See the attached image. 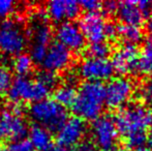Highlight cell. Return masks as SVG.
Here are the masks:
<instances>
[{
    "label": "cell",
    "instance_id": "obj_1",
    "mask_svg": "<svg viewBox=\"0 0 152 151\" xmlns=\"http://www.w3.org/2000/svg\"><path fill=\"white\" fill-rule=\"evenodd\" d=\"M104 105V85L99 82H84L79 87L72 110L78 118L94 121L102 116Z\"/></svg>",
    "mask_w": 152,
    "mask_h": 151
},
{
    "label": "cell",
    "instance_id": "obj_2",
    "mask_svg": "<svg viewBox=\"0 0 152 151\" xmlns=\"http://www.w3.org/2000/svg\"><path fill=\"white\" fill-rule=\"evenodd\" d=\"M28 46L33 62L42 63L47 54L48 48L52 44L53 30L49 23L46 12L36 9L30 15L28 25L26 27Z\"/></svg>",
    "mask_w": 152,
    "mask_h": 151
},
{
    "label": "cell",
    "instance_id": "obj_3",
    "mask_svg": "<svg viewBox=\"0 0 152 151\" xmlns=\"http://www.w3.org/2000/svg\"><path fill=\"white\" fill-rule=\"evenodd\" d=\"M113 118L118 133L123 138L134 133H147L152 128V109L144 104L126 105Z\"/></svg>",
    "mask_w": 152,
    "mask_h": 151
},
{
    "label": "cell",
    "instance_id": "obj_4",
    "mask_svg": "<svg viewBox=\"0 0 152 151\" xmlns=\"http://www.w3.org/2000/svg\"><path fill=\"white\" fill-rule=\"evenodd\" d=\"M28 115L36 125L45 127L51 133H58L69 118L66 108L53 98H46L31 104Z\"/></svg>",
    "mask_w": 152,
    "mask_h": 151
},
{
    "label": "cell",
    "instance_id": "obj_5",
    "mask_svg": "<svg viewBox=\"0 0 152 151\" xmlns=\"http://www.w3.org/2000/svg\"><path fill=\"white\" fill-rule=\"evenodd\" d=\"M28 46L26 27L19 19L8 18L0 22V54L16 57Z\"/></svg>",
    "mask_w": 152,
    "mask_h": 151
},
{
    "label": "cell",
    "instance_id": "obj_6",
    "mask_svg": "<svg viewBox=\"0 0 152 151\" xmlns=\"http://www.w3.org/2000/svg\"><path fill=\"white\" fill-rule=\"evenodd\" d=\"M50 92L51 90L36 79L32 80L28 77H18L12 80L6 95L12 105L20 106L24 103L34 104L48 98Z\"/></svg>",
    "mask_w": 152,
    "mask_h": 151
},
{
    "label": "cell",
    "instance_id": "obj_7",
    "mask_svg": "<svg viewBox=\"0 0 152 151\" xmlns=\"http://www.w3.org/2000/svg\"><path fill=\"white\" fill-rule=\"evenodd\" d=\"M28 131V125L20 106L14 105L0 110V139L7 142L23 140Z\"/></svg>",
    "mask_w": 152,
    "mask_h": 151
},
{
    "label": "cell",
    "instance_id": "obj_8",
    "mask_svg": "<svg viewBox=\"0 0 152 151\" xmlns=\"http://www.w3.org/2000/svg\"><path fill=\"white\" fill-rule=\"evenodd\" d=\"M91 136L93 140L92 143L97 149L110 151L116 147L119 133L114 118L110 115H102L92 121Z\"/></svg>",
    "mask_w": 152,
    "mask_h": 151
},
{
    "label": "cell",
    "instance_id": "obj_9",
    "mask_svg": "<svg viewBox=\"0 0 152 151\" xmlns=\"http://www.w3.org/2000/svg\"><path fill=\"white\" fill-rule=\"evenodd\" d=\"M134 92V85L130 79L120 76L109 80L104 86V103L110 109L125 107Z\"/></svg>",
    "mask_w": 152,
    "mask_h": 151
},
{
    "label": "cell",
    "instance_id": "obj_10",
    "mask_svg": "<svg viewBox=\"0 0 152 151\" xmlns=\"http://www.w3.org/2000/svg\"><path fill=\"white\" fill-rule=\"evenodd\" d=\"M115 73L112 61L108 58H94L87 57L78 66L79 77L85 79L86 82H99L109 81Z\"/></svg>",
    "mask_w": 152,
    "mask_h": 151
},
{
    "label": "cell",
    "instance_id": "obj_11",
    "mask_svg": "<svg viewBox=\"0 0 152 151\" xmlns=\"http://www.w3.org/2000/svg\"><path fill=\"white\" fill-rule=\"evenodd\" d=\"M55 36L59 42L70 52H81L86 48V37L80 25L75 22H63L58 24Z\"/></svg>",
    "mask_w": 152,
    "mask_h": 151
},
{
    "label": "cell",
    "instance_id": "obj_12",
    "mask_svg": "<svg viewBox=\"0 0 152 151\" xmlns=\"http://www.w3.org/2000/svg\"><path fill=\"white\" fill-rule=\"evenodd\" d=\"M139 52L137 46L123 44L114 52L112 56V64L114 66L115 71L124 75L138 76V64H139Z\"/></svg>",
    "mask_w": 152,
    "mask_h": 151
},
{
    "label": "cell",
    "instance_id": "obj_13",
    "mask_svg": "<svg viewBox=\"0 0 152 151\" xmlns=\"http://www.w3.org/2000/svg\"><path fill=\"white\" fill-rule=\"evenodd\" d=\"M87 133V124L78 117H69L58 131L56 141L62 147H74L83 141Z\"/></svg>",
    "mask_w": 152,
    "mask_h": 151
},
{
    "label": "cell",
    "instance_id": "obj_14",
    "mask_svg": "<svg viewBox=\"0 0 152 151\" xmlns=\"http://www.w3.org/2000/svg\"><path fill=\"white\" fill-rule=\"evenodd\" d=\"M72 61V52L59 42H54L48 48L47 54L40 65L44 71L57 74L66 71L69 67Z\"/></svg>",
    "mask_w": 152,
    "mask_h": 151
},
{
    "label": "cell",
    "instance_id": "obj_15",
    "mask_svg": "<svg viewBox=\"0 0 152 151\" xmlns=\"http://www.w3.org/2000/svg\"><path fill=\"white\" fill-rule=\"evenodd\" d=\"M79 2L74 0H55L50 1L46 5V14L48 19L55 23L74 22L81 14Z\"/></svg>",
    "mask_w": 152,
    "mask_h": 151
},
{
    "label": "cell",
    "instance_id": "obj_16",
    "mask_svg": "<svg viewBox=\"0 0 152 151\" xmlns=\"http://www.w3.org/2000/svg\"><path fill=\"white\" fill-rule=\"evenodd\" d=\"M80 27L85 37L91 44L107 42V27L108 22L104 20L100 12L86 14L82 18Z\"/></svg>",
    "mask_w": 152,
    "mask_h": 151
},
{
    "label": "cell",
    "instance_id": "obj_17",
    "mask_svg": "<svg viewBox=\"0 0 152 151\" xmlns=\"http://www.w3.org/2000/svg\"><path fill=\"white\" fill-rule=\"evenodd\" d=\"M117 18L121 24L139 26L143 24L146 16L138 4V1H122L117 4L116 9Z\"/></svg>",
    "mask_w": 152,
    "mask_h": 151
},
{
    "label": "cell",
    "instance_id": "obj_18",
    "mask_svg": "<svg viewBox=\"0 0 152 151\" xmlns=\"http://www.w3.org/2000/svg\"><path fill=\"white\" fill-rule=\"evenodd\" d=\"M29 141L36 151H51L53 149V137L51 131L45 127L34 124L29 129Z\"/></svg>",
    "mask_w": 152,
    "mask_h": 151
},
{
    "label": "cell",
    "instance_id": "obj_19",
    "mask_svg": "<svg viewBox=\"0 0 152 151\" xmlns=\"http://www.w3.org/2000/svg\"><path fill=\"white\" fill-rule=\"evenodd\" d=\"M117 37L120 38L124 44L137 46L144 38V33L141 27L132 25H117Z\"/></svg>",
    "mask_w": 152,
    "mask_h": 151
},
{
    "label": "cell",
    "instance_id": "obj_20",
    "mask_svg": "<svg viewBox=\"0 0 152 151\" xmlns=\"http://www.w3.org/2000/svg\"><path fill=\"white\" fill-rule=\"evenodd\" d=\"M77 92L78 90L75 87V85L64 83L55 89L53 99L56 101L59 105L63 106L64 108L72 107L77 97Z\"/></svg>",
    "mask_w": 152,
    "mask_h": 151
},
{
    "label": "cell",
    "instance_id": "obj_21",
    "mask_svg": "<svg viewBox=\"0 0 152 151\" xmlns=\"http://www.w3.org/2000/svg\"><path fill=\"white\" fill-rule=\"evenodd\" d=\"M139 75H152V36L144 42L138 64Z\"/></svg>",
    "mask_w": 152,
    "mask_h": 151
},
{
    "label": "cell",
    "instance_id": "obj_22",
    "mask_svg": "<svg viewBox=\"0 0 152 151\" xmlns=\"http://www.w3.org/2000/svg\"><path fill=\"white\" fill-rule=\"evenodd\" d=\"M33 60L29 54L18 55L12 60V69L18 77H28L33 69Z\"/></svg>",
    "mask_w": 152,
    "mask_h": 151
},
{
    "label": "cell",
    "instance_id": "obj_23",
    "mask_svg": "<svg viewBox=\"0 0 152 151\" xmlns=\"http://www.w3.org/2000/svg\"><path fill=\"white\" fill-rule=\"evenodd\" d=\"M12 83V75L8 66L0 60V96L5 95Z\"/></svg>",
    "mask_w": 152,
    "mask_h": 151
},
{
    "label": "cell",
    "instance_id": "obj_24",
    "mask_svg": "<svg viewBox=\"0 0 152 151\" xmlns=\"http://www.w3.org/2000/svg\"><path fill=\"white\" fill-rule=\"evenodd\" d=\"M111 46L108 44V42H95L91 44L88 47V55L89 57H94V58H108V56L111 54Z\"/></svg>",
    "mask_w": 152,
    "mask_h": 151
},
{
    "label": "cell",
    "instance_id": "obj_25",
    "mask_svg": "<svg viewBox=\"0 0 152 151\" xmlns=\"http://www.w3.org/2000/svg\"><path fill=\"white\" fill-rule=\"evenodd\" d=\"M0 151H34L28 139L7 142L0 146Z\"/></svg>",
    "mask_w": 152,
    "mask_h": 151
},
{
    "label": "cell",
    "instance_id": "obj_26",
    "mask_svg": "<svg viewBox=\"0 0 152 151\" xmlns=\"http://www.w3.org/2000/svg\"><path fill=\"white\" fill-rule=\"evenodd\" d=\"M36 80H38L40 83H42L49 90L56 89L59 84V78L57 76V74L51 73V71H40L37 75Z\"/></svg>",
    "mask_w": 152,
    "mask_h": 151
},
{
    "label": "cell",
    "instance_id": "obj_27",
    "mask_svg": "<svg viewBox=\"0 0 152 151\" xmlns=\"http://www.w3.org/2000/svg\"><path fill=\"white\" fill-rule=\"evenodd\" d=\"M16 10V2L12 0H0V19L5 20Z\"/></svg>",
    "mask_w": 152,
    "mask_h": 151
},
{
    "label": "cell",
    "instance_id": "obj_28",
    "mask_svg": "<svg viewBox=\"0 0 152 151\" xmlns=\"http://www.w3.org/2000/svg\"><path fill=\"white\" fill-rule=\"evenodd\" d=\"M81 8L86 10V14H93V12H100L102 9V2L97 0H83L79 2Z\"/></svg>",
    "mask_w": 152,
    "mask_h": 151
},
{
    "label": "cell",
    "instance_id": "obj_29",
    "mask_svg": "<svg viewBox=\"0 0 152 151\" xmlns=\"http://www.w3.org/2000/svg\"><path fill=\"white\" fill-rule=\"evenodd\" d=\"M141 96L143 97L147 104L152 106V75L149 76L143 83L142 88H141Z\"/></svg>",
    "mask_w": 152,
    "mask_h": 151
},
{
    "label": "cell",
    "instance_id": "obj_30",
    "mask_svg": "<svg viewBox=\"0 0 152 151\" xmlns=\"http://www.w3.org/2000/svg\"><path fill=\"white\" fill-rule=\"evenodd\" d=\"M75 151H97V148L90 141H82L76 146Z\"/></svg>",
    "mask_w": 152,
    "mask_h": 151
},
{
    "label": "cell",
    "instance_id": "obj_31",
    "mask_svg": "<svg viewBox=\"0 0 152 151\" xmlns=\"http://www.w3.org/2000/svg\"><path fill=\"white\" fill-rule=\"evenodd\" d=\"M117 4L116 2H113V1H107L104 3H102V12H104L106 15H111L113 14H116V9H117Z\"/></svg>",
    "mask_w": 152,
    "mask_h": 151
},
{
    "label": "cell",
    "instance_id": "obj_32",
    "mask_svg": "<svg viewBox=\"0 0 152 151\" xmlns=\"http://www.w3.org/2000/svg\"><path fill=\"white\" fill-rule=\"evenodd\" d=\"M147 29H148V31L152 34V12H151V14L148 16V21H147Z\"/></svg>",
    "mask_w": 152,
    "mask_h": 151
},
{
    "label": "cell",
    "instance_id": "obj_33",
    "mask_svg": "<svg viewBox=\"0 0 152 151\" xmlns=\"http://www.w3.org/2000/svg\"><path fill=\"white\" fill-rule=\"evenodd\" d=\"M146 145L148 146V148H147V149L150 150V151H152V131H151V133L148 135V138H147V143H146Z\"/></svg>",
    "mask_w": 152,
    "mask_h": 151
},
{
    "label": "cell",
    "instance_id": "obj_34",
    "mask_svg": "<svg viewBox=\"0 0 152 151\" xmlns=\"http://www.w3.org/2000/svg\"><path fill=\"white\" fill-rule=\"evenodd\" d=\"M51 151H75L72 148H67V147H62V146H57V147L53 148Z\"/></svg>",
    "mask_w": 152,
    "mask_h": 151
},
{
    "label": "cell",
    "instance_id": "obj_35",
    "mask_svg": "<svg viewBox=\"0 0 152 151\" xmlns=\"http://www.w3.org/2000/svg\"><path fill=\"white\" fill-rule=\"evenodd\" d=\"M110 151H125V149H123V148H121V147H114L112 150H110Z\"/></svg>",
    "mask_w": 152,
    "mask_h": 151
},
{
    "label": "cell",
    "instance_id": "obj_36",
    "mask_svg": "<svg viewBox=\"0 0 152 151\" xmlns=\"http://www.w3.org/2000/svg\"><path fill=\"white\" fill-rule=\"evenodd\" d=\"M138 151H150V150H148L147 148H142V149H140V150H138Z\"/></svg>",
    "mask_w": 152,
    "mask_h": 151
}]
</instances>
